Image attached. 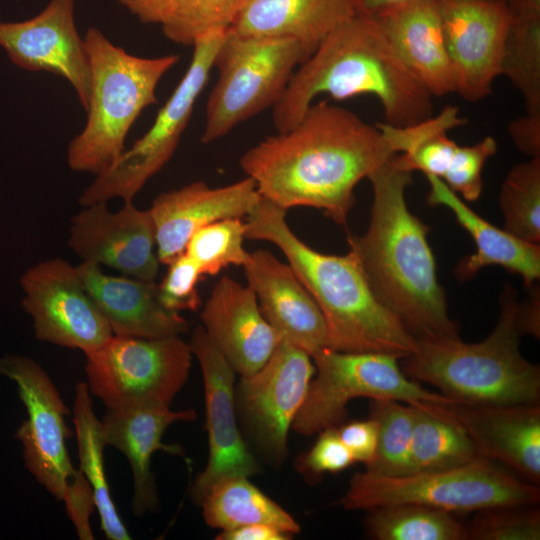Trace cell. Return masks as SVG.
<instances>
[{
  "instance_id": "obj_2",
  "label": "cell",
  "mask_w": 540,
  "mask_h": 540,
  "mask_svg": "<svg viewBox=\"0 0 540 540\" xmlns=\"http://www.w3.org/2000/svg\"><path fill=\"white\" fill-rule=\"evenodd\" d=\"M394 157L368 177L373 189L368 230L348 235L349 251L376 298L412 336L457 338L458 326L448 314L427 240L429 227L406 204L412 172L399 167Z\"/></svg>"
},
{
  "instance_id": "obj_41",
  "label": "cell",
  "mask_w": 540,
  "mask_h": 540,
  "mask_svg": "<svg viewBox=\"0 0 540 540\" xmlns=\"http://www.w3.org/2000/svg\"><path fill=\"white\" fill-rule=\"evenodd\" d=\"M62 500L65 502L67 515L73 522L78 537L82 540L93 539L89 519L96 507L95 499L80 469H77L74 478L68 484Z\"/></svg>"
},
{
  "instance_id": "obj_28",
  "label": "cell",
  "mask_w": 540,
  "mask_h": 540,
  "mask_svg": "<svg viewBox=\"0 0 540 540\" xmlns=\"http://www.w3.org/2000/svg\"><path fill=\"white\" fill-rule=\"evenodd\" d=\"M508 26L501 75L521 94L525 114L540 119V0H506Z\"/></svg>"
},
{
  "instance_id": "obj_26",
  "label": "cell",
  "mask_w": 540,
  "mask_h": 540,
  "mask_svg": "<svg viewBox=\"0 0 540 540\" xmlns=\"http://www.w3.org/2000/svg\"><path fill=\"white\" fill-rule=\"evenodd\" d=\"M430 190L426 201L430 206L448 208L471 235L476 251L465 256L455 268L460 281L472 279L484 267L498 265L521 276L524 285L530 288L540 278V247L523 241L483 219L469 208L457 194L452 192L439 178L427 175Z\"/></svg>"
},
{
  "instance_id": "obj_5",
  "label": "cell",
  "mask_w": 540,
  "mask_h": 540,
  "mask_svg": "<svg viewBox=\"0 0 540 540\" xmlns=\"http://www.w3.org/2000/svg\"><path fill=\"white\" fill-rule=\"evenodd\" d=\"M516 307V294L508 286L488 337L477 343H465L459 337L417 340L415 352L402 358V371L456 402L539 403L540 369L520 352Z\"/></svg>"
},
{
  "instance_id": "obj_22",
  "label": "cell",
  "mask_w": 540,
  "mask_h": 540,
  "mask_svg": "<svg viewBox=\"0 0 540 540\" xmlns=\"http://www.w3.org/2000/svg\"><path fill=\"white\" fill-rule=\"evenodd\" d=\"M200 317L209 338L240 376L259 370L281 341L253 290L228 275L217 281Z\"/></svg>"
},
{
  "instance_id": "obj_30",
  "label": "cell",
  "mask_w": 540,
  "mask_h": 540,
  "mask_svg": "<svg viewBox=\"0 0 540 540\" xmlns=\"http://www.w3.org/2000/svg\"><path fill=\"white\" fill-rule=\"evenodd\" d=\"M205 523L221 530L251 524L274 526L292 535L300 532L295 519L247 477L216 482L201 503Z\"/></svg>"
},
{
  "instance_id": "obj_24",
  "label": "cell",
  "mask_w": 540,
  "mask_h": 540,
  "mask_svg": "<svg viewBox=\"0 0 540 540\" xmlns=\"http://www.w3.org/2000/svg\"><path fill=\"white\" fill-rule=\"evenodd\" d=\"M76 268L113 335L157 339L180 336L188 330L189 324L180 313L162 305L155 281L106 274L91 262H81Z\"/></svg>"
},
{
  "instance_id": "obj_7",
  "label": "cell",
  "mask_w": 540,
  "mask_h": 540,
  "mask_svg": "<svg viewBox=\"0 0 540 540\" xmlns=\"http://www.w3.org/2000/svg\"><path fill=\"white\" fill-rule=\"evenodd\" d=\"M540 490L526 480L476 457L445 470L380 476L355 473L340 505L348 510H370L396 504H418L451 514L510 505H537Z\"/></svg>"
},
{
  "instance_id": "obj_14",
  "label": "cell",
  "mask_w": 540,
  "mask_h": 540,
  "mask_svg": "<svg viewBox=\"0 0 540 540\" xmlns=\"http://www.w3.org/2000/svg\"><path fill=\"white\" fill-rule=\"evenodd\" d=\"M22 305L41 341L89 354L112 336V329L86 291L76 266L61 258L41 261L20 278Z\"/></svg>"
},
{
  "instance_id": "obj_12",
  "label": "cell",
  "mask_w": 540,
  "mask_h": 540,
  "mask_svg": "<svg viewBox=\"0 0 540 540\" xmlns=\"http://www.w3.org/2000/svg\"><path fill=\"white\" fill-rule=\"evenodd\" d=\"M315 373L311 356L281 340L256 372L241 376L236 412L256 450L279 466L288 456V434Z\"/></svg>"
},
{
  "instance_id": "obj_25",
  "label": "cell",
  "mask_w": 540,
  "mask_h": 540,
  "mask_svg": "<svg viewBox=\"0 0 540 540\" xmlns=\"http://www.w3.org/2000/svg\"><path fill=\"white\" fill-rule=\"evenodd\" d=\"M372 19L404 66L433 97L454 93L438 0H413Z\"/></svg>"
},
{
  "instance_id": "obj_36",
  "label": "cell",
  "mask_w": 540,
  "mask_h": 540,
  "mask_svg": "<svg viewBox=\"0 0 540 540\" xmlns=\"http://www.w3.org/2000/svg\"><path fill=\"white\" fill-rule=\"evenodd\" d=\"M245 222L226 218L197 230L184 252L196 263L202 276H215L229 266H244L249 252L243 246Z\"/></svg>"
},
{
  "instance_id": "obj_40",
  "label": "cell",
  "mask_w": 540,
  "mask_h": 540,
  "mask_svg": "<svg viewBox=\"0 0 540 540\" xmlns=\"http://www.w3.org/2000/svg\"><path fill=\"white\" fill-rule=\"evenodd\" d=\"M354 462L337 427H330L319 432L311 449L299 458L297 468L309 480H318L323 474L341 472Z\"/></svg>"
},
{
  "instance_id": "obj_34",
  "label": "cell",
  "mask_w": 540,
  "mask_h": 540,
  "mask_svg": "<svg viewBox=\"0 0 540 540\" xmlns=\"http://www.w3.org/2000/svg\"><path fill=\"white\" fill-rule=\"evenodd\" d=\"M415 407L397 400H371L370 417L377 424V447L365 471L380 476L407 472Z\"/></svg>"
},
{
  "instance_id": "obj_23",
  "label": "cell",
  "mask_w": 540,
  "mask_h": 540,
  "mask_svg": "<svg viewBox=\"0 0 540 540\" xmlns=\"http://www.w3.org/2000/svg\"><path fill=\"white\" fill-rule=\"evenodd\" d=\"M194 409L173 411L170 407L144 404L107 410L102 422L107 445L121 451L129 461L133 477L132 510L137 516L159 509V497L151 459L156 451L185 458L180 445L162 442L167 428L178 421L196 419Z\"/></svg>"
},
{
  "instance_id": "obj_45",
  "label": "cell",
  "mask_w": 540,
  "mask_h": 540,
  "mask_svg": "<svg viewBox=\"0 0 540 540\" xmlns=\"http://www.w3.org/2000/svg\"><path fill=\"white\" fill-rule=\"evenodd\" d=\"M533 293L516 307V326L520 335H531L537 339L540 336V295L539 288L530 287Z\"/></svg>"
},
{
  "instance_id": "obj_42",
  "label": "cell",
  "mask_w": 540,
  "mask_h": 540,
  "mask_svg": "<svg viewBox=\"0 0 540 540\" xmlns=\"http://www.w3.org/2000/svg\"><path fill=\"white\" fill-rule=\"evenodd\" d=\"M339 437L355 462L367 467L373 460L377 447V424L370 417L337 427Z\"/></svg>"
},
{
  "instance_id": "obj_8",
  "label": "cell",
  "mask_w": 540,
  "mask_h": 540,
  "mask_svg": "<svg viewBox=\"0 0 540 540\" xmlns=\"http://www.w3.org/2000/svg\"><path fill=\"white\" fill-rule=\"evenodd\" d=\"M312 53L294 39L226 31L214 58L218 79L208 97L201 142L212 143L273 108L296 68Z\"/></svg>"
},
{
  "instance_id": "obj_47",
  "label": "cell",
  "mask_w": 540,
  "mask_h": 540,
  "mask_svg": "<svg viewBox=\"0 0 540 540\" xmlns=\"http://www.w3.org/2000/svg\"><path fill=\"white\" fill-rule=\"evenodd\" d=\"M413 0H351L355 15L375 17Z\"/></svg>"
},
{
  "instance_id": "obj_37",
  "label": "cell",
  "mask_w": 540,
  "mask_h": 540,
  "mask_svg": "<svg viewBox=\"0 0 540 540\" xmlns=\"http://www.w3.org/2000/svg\"><path fill=\"white\" fill-rule=\"evenodd\" d=\"M468 540H539L536 505L496 506L478 510L466 525Z\"/></svg>"
},
{
  "instance_id": "obj_17",
  "label": "cell",
  "mask_w": 540,
  "mask_h": 540,
  "mask_svg": "<svg viewBox=\"0 0 540 540\" xmlns=\"http://www.w3.org/2000/svg\"><path fill=\"white\" fill-rule=\"evenodd\" d=\"M76 0H49L36 16L0 21V47L17 67L48 72L65 79L86 111L90 64L84 37L75 23Z\"/></svg>"
},
{
  "instance_id": "obj_18",
  "label": "cell",
  "mask_w": 540,
  "mask_h": 540,
  "mask_svg": "<svg viewBox=\"0 0 540 540\" xmlns=\"http://www.w3.org/2000/svg\"><path fill=\"white\" fill-rule=\"evenodd\" d=\"M68 244L82 262L147 281L157 276L153 219L149 209H139L133 201L124 202L117 212L103 202L83 207L71 219Z\"/></svg>"
},
{
  "instance_id": "obj_46",
  "label": "cell",
  "mask_w": 540,
  "mask_h": 540,
  "mask_svg": "<svg viewBox=\"0 0 540 540\" xmlns=\"http://www.w3.org/2000/svg\"><path fill=\"white\" fill-rule=\"evenodd\" d=\"M292 534L266 524H251L233 529L222 530L218 540H288Z\"/></svg>"
},
{
  "instance_id": "obj_21",
  "label": "cell",
  "mask_w": 540,
  "mask_h": 540,
  "mask_svg": "<svg viewBox=\"0 0 540 540\" xmlns=\"http://www.w3.org/2000/svg\"><path fill=\"white\" fill-rule=\"evenodd\" d=\"M243 268L263 316L281 340L311 357L329 348L323 314L288 263L268 250H257L249 253Z\"/></svg>"
},
{
  "instance_id": "obj_10",
  "label": "cell",
  "mask_w": 540,
  "mask_h": 540,
  "mask_svg": "<svg viewBox=\"0 0 540 540\" xmlns=\"http://www.w3.org/2000/svg\"><path fill=\"white\" fill-rule=\"evenodd\" d=\"M225 33H210L192 46L193 55L185 74L151 127L125 149L110 168L95 176L79 197L82 207L108 203L114 198L133 201L147 181L169 162L188 126L194 105L209 80L215 54Z\"/></svg>"
},
{
  "instance_id": "obj_35",
  "label": "cell",
  "mask_w": 540,
  "mask_h": 540,
  "mask_svg": "<svg viewBox=\"0 0 540 540\" xmlns=\"http://www.w3.org/2000/svg\"><path fill=\"white\" fill-rule=\"evenodd\" d=\"M249 0H174L160 24L171 42L193 46L204 36L229 30Z\"/></svg>"
},
{
  "instance_id": "obj_20",
  "label": "cell",
  "mask_w": 540,
  "mask_h": 540,
  "mask_svg": "<svg viewBox=\"0 0 540 540\" xmlns=\"http://www.w3.org/2000/svg\"><path fill=\"white\" fill-rule=\"evenodd\" d=\"M260 198L256 183L248 176L222 187L195 181L159 194L149 208L159 262L168 265L183 253L200 228L222 219L247 216Z\"/></svg>"
},
{
  "instance_id": "obj_38",
  "label": "cell",
  "mask_w": 540,
  "mask_h": 540,
  "mask_svg": "<svg viewBox=\"0 0 540 540\" xmlns=\"http://www.w3.org/2000/svg\"><path fill=\"white\" fill-rule=\"evenodd\" d=\"M496 152L497 142L491 136H486L470 146H458L449 167L440 180L466 201H476L483 190L484 165Z\"/></svg>"
},
{
  "instance_id": "obj_15",
  "label": "cell",
  "mask_w": 540,
  "mask_h": 540,
  "mask_svg": "<svg viewBox=\"0 0 540 540\" xmlns=\"http://www.w3.org/2000/svg\"><path fill=\"white\" fill-rule=\"evenodd\" d=\"M189 345L202 372L209 448L206 467L190 487V498L199 505L216 482L228 477L249 478L259 474L261 466L238 427L236 372L202 325L194 329Z\"/></svg>"
},
{
  "instance_id": "obj_11",
  "label": "cell",
  "mask_w": 540,
  "mask_h": 540,
  "mask_svg": "<svg viewBox=\"0 0 540 540\" xmlns=\"http://www.w3.org/2000/svg\"><path fill=\"white\" fill-rule=\"evenodd\" d=\"M192 359L189 343L180 336L113 335L86 354L87 384L107 410L144 404L170 407L188 379Z\"/></svg>"
},
{
  "instance_id": "obj_43",
  "label": "cell",
  "mask_w": 540,
  "mask_h": 540,
  "mask_svg": "<svg viewBox=\"0 0 540 540\" xmlns=\"http://www.w3.org/2000/svg\"><path fill=\"white\" fill-rule=\"evenodd\" d=\"M508 131L516 147L525 155L540 156V119L526 114L514 119Z\"/></svg>"
},
{
  "instance_id": "obj_31",
  "label": "cell",
  "mask_w": 540,
  "mask_h": 540,
  "mask_svg": "<svg viewBox=\"0 0 540 540\" xmlns=\"http://www.w3.org/2000/svg\"><path fill=\"white\" fill-rule=\"evenodd\" d=\"M414 407L406 474L451 469L478 457L466 432L432 403Z\"/></svg>"
},
{
  "instance_id": "obj_44",
  "label": "cell",
  "mask_w": 540,
  "mask_h": 540,
  "mask_svg": "<svg viewBox=\"0 0 540 540\" xmlns=\"http://www.w3.org/2000/svg\"><path fill=\"white\" fill-rule=\"evenodd\" d=\"M130 14L145 24H161L174 0H117Z\"/></svg>"
},
{
  "instance_id": "obj_16",
  "label": "cell",
  "mask_w": 540,
  "mask_h": 540,
  "mask_svg": "<svg viewBox=\"0 0 540 540\" xmlns=\"http://www.w3.org/2000/svg\"><path fill=\"white\" fill-rule=\"evenodd\" d=\"M454 93L477 102L501 75L508 26L506 0H438Z\"/></svg>"
},
{
  "instance_id": "obj_29",
  "label": "cell",
  "mask_w": 540,
  "mask_h": 540,
  "mask_svg": "<svg viewBox=\"0 0 540 540\" xmlns=\"http://www.w3.org/2000/svg\"><path fill=\"white\" fill-rule=\"evenodd\" d=\"M73 423L78 443L80 470L94 495L100 518V527L107 539H131L112 499L104 466V449L107 446L102 422L97 418L86 382L75 388Z\"/></svg>"
},
{
  "instance_id": "obj_6",
  "label": "cell",
  "mask_w": 540,
  "mask_h": 540,
  "mask_svg": "<svg viewBox=\"0 0 540 540\" xmlns=\"http://www.w3.org/2000/svg\"><path fill=\"white\" fill-rule=\"evenodd\" d=\"M90 64V96L83 129L70 141L67 163L97 176L124 152L126 137L140 114L157 103L156 90L179 56L140 57L90 27L84 36Z\"/></svg>"
},
{
  "instance_id": "obj_3",
  "label": "cell",
  "mask_w": 540,
  "mask_h": 540,
  "mask_svg": "<svg viewBox=\"0 0 540 540\" xmlns=\"http://www.w3.org/2000/svg\"><path fill=\"white\" fill-rule=\"evenodd\" d=\"M327 94L336 100L372 95L385 123L409 126L432 116V94L410 73L372 18L354 15L334 29L293 73L273 107L278 132L291 129Z\"/></svg>"
},
{
  "instance_id": "obj_1",
  "label": "cell",
  "mask_w": 540,
  "mask_h": 540,
  "mask_svg": "<svg viewBox=\"0 0 540 540\" xmlns=\"http://www.w3.org/2000/svg\"><path fill=\"white\" fill-rule=\"evenodd\" d=\"M396 154L376 124L321 101L291 129L248 149L239 164L259 194L279 207L316 208L344 225L357 184Z\"/></svg>"
},
{
  "instance_id": "obj_39",
  "label": "cell",
  "mask_w": 540,
  "mask_h": 540,
  "mask_svg": "<svg viewBox=\"0 0 540 540\" xmlns=\"http://www.w3.org/2000/svg\"><path fill=\"white\" fill-rule=\"evenodd\" d=\"M202 274L196 263L181 253L168 264V270L157 284L162 305L173 312L197 311L202 305L198 283Z\"/></svg>"
},
{
  "instance_id": "obj_27",
  "label": "cell",
  "mask_w": 540,
  "mask_h": 540,
  "mask_svg": "<svg viewBox=\"0 0 540 540\" xmlns=\"http://www.w3.org/2000/svg\"><path fill=\"white\" fill-rule=\"evenodd\" d=\"M355 15L351 0H249L230 30L241 35L294 39L314 52Z\"/></svg>"
},
{
  "instance_id": "obj_32",
  "label": "cell",
  "mask_w": 540,
  "mask_h": 540,
  "mask_svg": "<svg viewBox=\"0 0 540 540\" xmlns=\"http://www.w3.org/2000/svg\"><path fill=\"white\" fill-rule=\"evenodd\" d=\"M367 512L365 528L376 540H468L466 525L443 510L396 504Z\"/></svg>"
},
{
  "instance_id": "obj_33",
  "label": "cell",
  "mask_w": 540,
  "mask_h": 540,
  "mask_svg": "<svg viewBox=\"0 0 540 540\" xmlns=\"http://www.w3.org/2000/svg\"><path fill=\"white\" fill-rule=\"evenodd\" d=\"M504 229L533 244L540 241V156L516 164L507 173L499 196Z\"/></svg>"
},
{
  "instance_id": "obj_4",
  "label": "cell",
  "mask_w": 540,
  "mask_h": 540,
  "mask_svg": "<svg viewBox=\"0 0 540 540\" xmlns=\"http://www.w3.org/2000/svg\"><path fill=\"white\" fill-rule=\"evenodd\" d=\"M286 212L261 196L246 216L245 236L281 250L323 314L329 348L385 353L399 359L415 352L417 339L376 298L353 253L314 250L291 230Z\"/></svg>"
},
{
  "instance_id": "obj_13",
  "label": "cell",
  "mask_w": 540,
  "mask_h": 540,
  "mask_svg": "<svg viewBox=\"0 0 540 540\" xmlns=\"http://www.w3.org/2000/svg\"><path fill=\"white\" fill-rule=\"evenodd\" d=\"M0 375L16 383L28 419L16 431L28 471L57 500H62L75 469L66 440L73 432L65 418L70 411L46 371L31 358L0 357Z\"/></svg>"
},
{
  "instance_id": "obj_9",
  "label": "cell",
  "mask_w": 540,
  "mask_h": 540,
  "mask_svg": "<svg viewBox=\"0 0 540 540\" xmlns=\"http://www.w3.org/2000/svg\"><path fill=\"white\" fill-rule=\"evenodd\" d=\"M311 358L315 373L292 424L298 434L309 436L338 427L347 415V404L357 397L397 400L416 406L423 402H456L410 379L394 355L324 348Z\"/></svg>"
},
{
  "instance_id": "obj_19",
  "label": "cell",
  "mask_w": 540,
  "mask_h": 540,
  "mask_svg": "<svg viewBox=\"0 0 540 540\" xmlns=\"http://www.w3.org/2000/svg\"><path fill=\"white\" fill-rule=\"evenodd\" d=\"M455 421L472 441L478 456L498 461L526 481L540 483V405L432 403Z\"/></svg>"
}]
</instances>
